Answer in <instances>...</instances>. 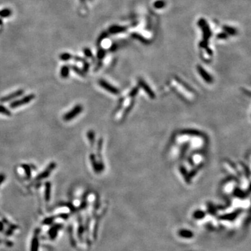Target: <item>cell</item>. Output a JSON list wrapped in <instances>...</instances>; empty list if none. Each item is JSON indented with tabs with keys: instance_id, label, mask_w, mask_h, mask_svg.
<instances>
[{
	"instance_id": "6da1fadb",
	"label": "cell",
	"mask_w": 251,
	"mask_h": 251,
	"mask_svg": "<svg viewBox=\"0 0 251 251\" xmlns=\"http://www.w3.org/2000/svg\"><path fill=\"white\" fill-rule=\"evenodd\" d=\"M82 110H83V108H82V105H76L72 110H70L69 112L64 114L63 119L66 122H68V121L73 119L78 115H79L80 113L82 112Z\"/></svg>"
},
{
	"instance_id": "7a4b0ae2",
	"label": "cell",
	"mask_w": 251,
	"mask_h": 251,
	"mask_svg": "<svg viewBox=\"0 0 251 251\" xmlns=\"http://www.w3.org/2000/svg\"><path fill=\"white\" fill-rule=\"evenodd\" d=\"M34 98H35V95L34 94H29L26 96H24L22 98V99H19V100L15 101L12 102L10 104V108H18V107L21 106V105H23L25 104H27V103H30L31 101L34 99Z\"/></svg>"
},
{
	"instance_id": "3957f363",
	"label": "cell",
	"mask_w": 251,
	"mask_h": 251,
	"mask_svg": "<svg viewBox=\"0 0 251 251\" xmlns=\"http://www.w3.org/2000/svg\"><path fill=\"white\" fill-rule=\"evenodd\" d=\"M57 164L55 163H51L50 164H49V165L47 167V168L45 170H44L43 172H42L39 175H38L36 178V181H39V180H42L43 179H45L47 177H49V175L50 174L51 172L56 168Z\"/></svg>"
},
{
	"instance_id": "277c9868",
	"label": "cell",
	"mask_w": 251,
	"mask_h": 251,
	"mask_svg": "<svg viewBox=\"0 0 251 251\" xmlns=\"http://www.w3.org/2000/svg\"><path fill=\"white\" fill-rule=\"evenodd\" d=\"M23 93H24V90H22V89L18 90V91H15V92L11 93V94L1 98V99H0V101H1V103L8 102V101H11V100H13V99H16V98H17V97L20 96L23 94Z\"/></svg>"
},
{
	"instance_id": "5b68a950",
	"label": "cell",
	"mask_w": 251,
	"mask_h": 251,
	"mask_svg": "<svg viewBox=\"0 0 251 251\" xmlns=\"http://www.w3.org/2000/svg\"><path fill=\"white\" fill-rule=\"evenodd\" d=\"M99 85L100 86H101L103 89H105V90H107V91H109V92L114 93V94H117V93H118V90L116 89V88H114L113 86L110 85V84L108 83L107 82L104 81V80H101L99 81Z\"/></svg>"
},
{
	"instance_id": "8992f818",
	"label": "cell",
	"mask_w": 251,
	"mask_h": 251,
	"mask_svg": "<svg viewBox=\"0 0 251 251\" xmlns=\"http://www.w3.org/2000/svg\"><path fill=\"white\" fill-rule=\"evenodd\" d=\"M90 160H91V165H92L93 170H94L95 172H101L103 170L102 168L100 166V165L98 163L96 160L95 156L93 154H91L90 155Z\"/></svg>"
},
{
	"instance_id": "52a82bcc",
	"label": "cell",
	"mask_w": 251,
	"mask_h": 251,
	"mask_svg": "<svg viewBox=\"0 0 251 251\" xmlns=\"http://www.w3.org/2000/svg\"><path fill=\"white\" fill-rule=\"evenodd\" d=\"M50 193H51V183L50 182L45 183V198L47 202H48L50 199Z\"/></svg>"
},
{
	"instance_id": "ba28073f",
	"label": "cell",
	"mask_w": 251,
	"mask_h": 251,
	"mask_svg": "<svg viewBox=\"0 0 251 251\" xmlns=\"http://www.w3.org/2000/svg\"><path fill=\"white\" fill-rule=\"evenodd\" d=\"M22 167L24 169V172H25L27 178L29 179L30 177H31V168H30V167L28 165H26V164L22 165Z\"/></svg>"
},
{
	"instance_id": "9c48e42d",
	"label": "cell",
	"mask_w": 251,
	"mask_h": 251,
	"mask_svg": "<svg viewBox=\"0 0 251 251\" xmlns=\"http://www.w3.org/2000/svg\"><path fill=\"white\" fill-rule=\"evenodd\" d=\"M68 74H69V69H68V68L67 66H64L62 68V70H61V76H62V78H66L68 76Z\"/></svg>"
},
{
	"instance_id": "30bf717a",
	"label": "cell",
	"mask_w": 251,
	"mask_h": 251,
	"mask_svg": "<svg viewBox=\"0 0 251 251\" xmlns=\"http://www.w3.org/2000/svg\"><path fill=\"white\" fill-rule=\"evenodd\" d=\"M87 137L88 139H89V141L91 142V145H93V142H94L95 141V135L94 133L92 131H89L87 132Z\"/></svg>"
},
{
	"instance_id": "8fae6325",
	"label": "cell",
	"mask_w": 251,
	"mask_h": 251,
	"mask_svg": "<svg viewBox=\"0 0 251 251\" xmlns=\"http://www.w3.org/2000/svg\"><path fill=\"white\" fill-rule=\"evenodd\" d=\"M0 113H1V114H5V115H7V116L11 115V113L10 111H9L7 108H6L5 107H4L3 105H0Z\"/></svg>"
},
{
	"instance_id": "7c38bea8",
	"label": "cell",
	"mask_w": 251,
	"mask_h": 251,
	"mask_svg": "<svg viewBox=\"0 0 251 251\" xmlns=\"http://www.w3.org/2000/svg\"><path fill=\"white\" fill-rule=\"evenodd\" d=\"M5 180V175L4 174H0V185L2 183V182Z\"/></svg>"
}]
</instances>
